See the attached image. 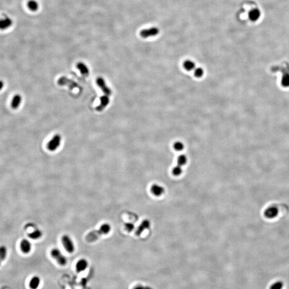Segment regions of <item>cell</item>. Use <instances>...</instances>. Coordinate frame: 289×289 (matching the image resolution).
Returning <instances> with one entry per match:
<instances>
[{
	"instance_id": "4dcf8cb0",
	"label": "cell",
	"mask_w": 289,
	"mask_h": 289,
	"mask_svg": "<svg viewBox=\"0 0 289 289\" xmlns=\"http://www.w3.org/2000/svg\"><path fill=\"white\" fill-rule=\"evenodd\" d=\"M3 87H4V83L3 82V81H0V91L2 89Z\"/></svg>"
},
{
	"instance_id": "ac0fdd59",
	"label": "cell",
	"mask_w": 289,
	"mask_h": 289,
	"mask_svg": "<svg viewBox=\"0 0 289 289\" xmlns=\"http://www.w3.org/2000/svg\"><path fill=\"white\" fill-rule=\"evenodd\" d=\"M42 231L40 230L39 229H36L30 233L28 235V236L31 239H38L40 238V237H42Z\"/></svg>"
},
{
	"instance_id": "f546056e",
	"label": "cell",
	"mask_w": 289,
	"mask_h": 289,
	"mask_svg": "<svg viewBox=\"0 0 289 289\" xmlns=\"http://www.w3.org/2000/svg\"><path fill=\"white\" fill-rule=\"evenodd\" d=\"M133 289H153L152 287H149V286H143L141 285H139L138 286L135 287Z\"/></svg>"
},
{
	"instance_id": "4fadbf2b",
	"label": "cell",
	"mask_w": 289,
	"mask_h": 289,
	"mask_svg": "<svg viewBox=\"0 0 289 289\" xmlns=\"http://www.w3.org/2000/svg\"><path fill=\"white\" fill-rule=\"evenodd\" d=\"M22 96L20 94H16L13 96L11 101V108L13 109H17L22 102Z\"/></svg>"
},
{
	"instance_id": "7402d4cb",
	"label": "cell",
	"mask_w": 289,
	"mask_h": 289,
	"mask_svg": "<svg viewBox=\"0 0 289 289\" xmlns=\"http://www.w3.org/2000/svg\"><path fill=\"white\" fill-rule=\"evenodd\" d=\"M7 255V248L5 246H0V259L3 260L5 259Z\"/></svg>"
},
{
	"instance_id": "2e32d148",
	"label": "cell",
	"mask_w": 289,
	"mask_h": 289,
	"mask_svg": "<svg viewBox=\"0 0 289 289\" xmlns=\"http://www.w3.org/2000/svg\"><path fill=\"white\" fill-rule=\"evenodd\" d=\"M40 283V279L37 276H35L31 278L30 282V287L31 289H37Z\"/></svg>"
},
{
	"instance_id": "d6986e66",
	"label": "cell",
	"mask_w": 289,
	"mask_h": 289,
	"mask_svg": "<svg viewBox=\"0 0 289 289\" xmlns=\"http://www.w3.org/2000/svg\"><path fill=\"white\" fill-rule=\"evenodd\" d=\"M27 7L31 11H35L38 9L39 5L37 2L34 0H30L27 3Z\"/></svg>"
},
{
	"instance_id": "30bf717a",
	"label": "cell",
	"mask_w": 289,
	"mask_h": 289,
	"mask_svg": "<svg viewBox=\"0 0 289 289\" xmlns=\"http://www.w3.org/2000/svg\"><path fill=\"white\" fill-rule=\"evenodd\" d=\"M150 226V222L148 220H144L141 222V224H140V226L137 229L135 233V235H137V236H139L145 229L149 228Z\"/></svg>"
},
{
	"instance_id": "52a82bcc",
	"label": "cell",
	"mask_w": 289,
	"mask_h": 289,
	"mask_svg": "<svg viewBox=\"0 0 289 289\" xmlns=\"http://www.w3.org/2000/svg\"><path fill=\"white\" fill-rule=\"evenodd\" d=\"M96 83L98 84V86L100 87L102 92L104 93L105 96H111V89L108 87L103 79L101 77H99L96 79Z\"/></svg>"
},
{
	"instance_id": "d6a6232c",
	"label": "cell",
	"mask_w": 289,
	"mask_h": 289,
	"mask_svg": "<svg viewBox=\"0 0 289 289\" xmlns=\"http://www.w3.org/2000/svg\"><path fill=\"white\" fill-rule=\"evenodd\" d=\"M1 289H5V288H2Z\"/></svg>"
},
{
	"instance_id": "f1b7e54d",
	"label": "cell",
	"mask_w": 289,
	"mask_h": 289,
	"mask_svg": "<svg viewBox=\"0 0 289 289\" xmlns=\"http://www.w3.org/2000/svg\"><path fill=\"white\" fill-rule=\"evenodd\" d=\"M283 85L284 86H289V75H285L282 79Z\"/></svg>"
},
{
	"instance_id": "603a6c76",
	"label": "cell",
	"mask_w": 289,
	"mask_h": 289,
	"mask_svg": "<svg viewBox=\"0 0 289 289\" xmlns=\"http://www.w3.org/2000/svg\"><path fill=\"white\" fill-rule=\"evenodd\" d=\"M283 286L284 284L283 282L279 280L272 284L270 287L269 289H282Z\"/></svg>"
},
{
	"instance_id": "7a4b0ae2",
	"label": "cell",
	"mask_w": 289,
	"mask_h": 289,
	"mask_svg": "<svg viewBox=\"0 0 289 289\" xmlns=\"http://www.w3.org/2000/svg\"><path fill=\"white\" fill-rule=\"evenodd\" d=\"M51 255L60 265L64 266L67 263V259L58 248H53L51 251Z\"/></svg>"
},
{
	"instance_id": "5bb4252c",
	"label": "cell",
	"mask_w": 289,
	"mask_h": 289,
	"mask_svg": "<svg viewBox=\"0 0 289 289\" xmlns=\"http://www.w3.org/2000/svg\"><path fill=\"white\" fill-rule=\"evenodd\" d=\"M88 265H89V263L86 260L84 259H81L77 263V271L78 273L83 272L87 268Z\"/></svg>"
},
{
	"instance_id": "8992f818",
	"label": "cell",
	"mask_w": 289,
	"mask_h": 289,
	"mask_svg": "<svg viewBox=\"0 0 289 289\" xmlns=\"http://www.w3.org/2000/svg\"><path fill=\"white\" fill-rule=\"evenodd\" d=\"M57 83L59 84V85L61 86H67L71 89L79 87L78 85L76 82H74V81L70 80L65 77H62L59 79Z\"/></svg>"
},
{
	"instance_id": "4316f807",
	"label": "cell",
	"mask_w": 289,
	"mask_h": 289,
	"mask_svg": "<svg viewBox=\"0 0 289 289\" xmlns=\"http://www.w3.org/2000/svg\"><path fill=\"white\" fill-rule=\"evenodd\" d=\"M276 214H277V210L275 208L269 209L266 213V215L268 217H269V218L274 217V216L276 215Z\"/></svg>"
},
{
	"instance_id": "ffe728a7",
	"label": "cell",
	"mask_w": 289,
	"mask_h": 289,
	"mask_svg": "<svg viewBox=\"0 0 289 289\" xmlns=\"http://www.w3.org/2000/svg\"><path fill=\"white\" fill-rule=\"evenodd\" d=\"M184 67L187 71L193 70L196 68V65L193 61L191 60L185 61L184 63Z\"/></svg>"
},
{
	"instance_id": "1f68e13d",
	"label": "cell",
	"mask_w": 289,
	"mask_h": 289,
	"mask_svg": "<svg viewBox=\"0 0 289 289\" xmlns=\"http://www.w3.org/2000/svg\"><path fill=\"white\" fill-rule=\"evenodd\" d=\"M1 261H2V260L0 259V266H1Z\"/></svg>"
},
{
	"instance_id": "6da1fadb",
	"label": "cell",
	"mask_w": 289,
	"mask_h": 289,
	"mask_svg": "<svg viewBox=\"0 0 289 289\" xmlns=\"http://www.w3.org/2000/svg\"><path fill=\"white\" fill-rule=\"evenodd\" d=\"M111 230V226L108 223H104L100 226L98 230H95L89 233L85 237L86 241L89 243L94 242L97 240L102 235H107Z\"/></svg>"
},
{
	"instance_id": "cb8c5ba5",
	"label": "cell",
	"mask_w": 289,
	"mask_h": 289,
	"mask_svg": "<svg viewBox=\"0 0 289 289\" xmlns=\"http://www.w3.org/2000/svg\"><path fill=\"white\" fill-rule=\"evenodd\" d=\"M182 171L183 170H182V167L179 165H177L172 170V173L174 176H179L180 174L182 173Z\"/></svg>"
},
{
	"instance_id": "5b68a950",
	"label": "cell",
	"mask_w": 289,
	"mask_h": 289,
	"mask_svg": "<svg viewBox=\"0 0 289 289\" xmlns=\"http://www.w3.org/2000/svg\"><path fill=\"white\" fill-rule=\"evenodd\" d=\"M160 30L159 28L156 27H153L150 28H146L141 31L140 34L141 37L143 38L154 37L159 34Z\"/></svg>"
},
{
	"instance_id": "44dd1931",
	"label": "cell",
	"mask_w": 289,
	"mask_h": 289,
	"mask_svg": "<svg viewBox=\"0 0 289 289\" xmlns=\"http://www.w3.org/2000/svg\"><path fill=\"white\" fill-rule=\"evenodd\" d=\"M187 157L185 155H181L177 159V165L180 167L185 165L187 162Z\"/></svg>"
},
{
	"instance_id": "ba28073f",
	"label": "cell",
	"mask_w": 289,
	"mask_h": 289,
	"mask_svg": "<svg viewBox=\"0 0 289 289\" xmlns=\"http://www.w3.org/2000/svg\"><path fill=\"white\" fill-rule=\"evenodd\" d=\"M13 20L9 17H5L0 20V30H5L9 28L13 24Z\"/></svg>"
},
{
	"instance_id": "d4e9b609",
	"label": "cell",
	"mask_w": 289,
	"mask_h": 289,
	"mask_svg": "<svg viewBox=\"0 0 289 289\" xmlns=\"http://www.w3.org/2000/svg\"><path fill=\"white\" fill-rule=\"evenodd\" d=\"M194 74L197 78H200L204 74V70L201 67H196L194 69Z\"/></svg>"
},
{
	"instance_id": "3957f363",
	"label": "cell",
	"mask_w": 289,
	"mask_h": 289,
	"mask_svg": "<svg viewBox=\"0 0 289 289\" xmlns=\"http://www.w3.org/2000/svg\"><path fill=\"white\" fill-rule=\"evenodd\" d=\"M62 243L65 250L69 253H72L74 251V244L71 238L67 235H64L61 238Z\"/></svg>"
},
{
	"instance_id": "83f0119b",
	"label": "cell",
	"mask_w": 289,
	"mask_h": 289,
	"mask_svg": "<svg viewBox=\"0 0 289 289\" xmlns=\"http://www.w3.org/2000/svg\"><path fill=\"white\" fill-rule=\"evenodd\" d=\"M125 228L128 232L130 233L135 229V226L132 223H126L125 224Z\"/></svg>"
},
{
	"instance_id": "8fae6325",
	"label": "cell",
	"mask_w": 289,
	"mask_h": 289,
	"mask_svg": "<svg viewBox=\"0 0 289 289\" xmlns=\"http://www.w3.org/2000/svg\"><path fill=\"white\" fill-rule=\"evenodd\" d=\"M32 248V245L30 241L27 239H23L20 243V248L22 252L24 253H28L30 252Z\"/></svg>"
},
{
	"instance_id": "9a60e30c",
	"label": "cell",
	"mask_w": 289,
	"mask_h": 289,
	"mask_svg": "<svg viewBox=\"0 0 289 289\" xmlns=\"http://www.w3.org/2000/svg\"><path fill=\"white\" fill-rule=\"evenodd\" d=\"M261 15V13L260 11L257 9H253L251 11H250L248 14V17L250 20L252 21H256L257 20H259Z\"/></svg>"
},
{
	"instance_id": "e0dca14e",
	"label": "cell",
	"mask_w": 289,
	"mask_h": 289,
	"mask_svg": "<svg viewBox=\"0 0 289 289\" xmlns=\"http://www.w3.org/2000/svg\"><path fill=\"white\" fill-rule=\"evenodd\" d=\"M77 67L78 69L81 71V74L84 76H87L89 74V70L87 66L85 65L84 63L82 62H79L77 64Z\"/></svg>"
},
{
	"instance_id": "484cf974",
	"label": "cell",
	"mask_w": 289,
	"mask_h": 289,
	"mask_svg": "<svg viewBox=\"0 0 289 289\" xmlns=\"http://www.w3.org/2000/svg\"><path fill=\"white\" fill-rule=\"evenodd\" d=\"M174 149L177 151H181L183 150L184 145L182 143L178 141L175 143L174 145Z\"/></svg>"
},
{
	"instance_id": "7c38bea8",
	"label": "cell",
	"mask_w": 289,
	"mask_h": 289,
	"mask_svg": "<svg viewBox=\"0 0 289 289\" xmlns=\"http://www.w3.org/2000/svg\"><path fill=\"white\" fill-rule=\"evenodd\" d=\"M150 191L152 193L154 196L159 197L163 194L164 192V189L162 186L157 184H153L150 187Z\"/></svg>"
},
{
	"instance_id": "9c48e42d",
	"label": "cell",
	"mask_w": 289,
	"mask_h": 289,
	"mask_svg": "<svg viewBox=\"0 0 289 289\" xmlns=\"http://www.w3.org/2000/svg\"><path fill=\"white\" fill-rule=\"evenodd\" d=\"M109 101H110V99L108 96H105V95L102 96L100 98V104L96 107V109L98 111H102L108 106V104H109Z\"/></svg>"
},
{
	"instance_id": "277c9868",
	"label": "cell",
	"mask_w": 289,
	"mask_h": 289,
	"mask_svg": "<svg viewBox=\"0 0 289 289\" xmlns=\"http://www.w3.org/2000/svg\"><path fill=\"white\" fill-rule=\"evenodd\" d=\"M61 137L59 135H55L47 144L48 150L53 152L59 148L60 145Z\"/></svg>"
}]
</instances>
